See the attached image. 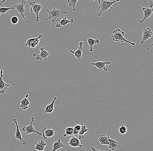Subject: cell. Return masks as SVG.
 I'll list each match as a JSON object with an SVG mask.
<instances>
[{"label": "cell", "mask_w": 153, "mask_h": 151, "mask_svg": "<svg viewBox=\"0 0 153 151\" xmlns=\"http://www.w3.org/2000/svg\"><path fill=\"white\" fill-rule=\"evenodd\" d=\"M45 11L49 14L48 17L45 19V20H51L52 23L59 22L60 21L61 16L67 13L65 11L56 9L55 7H53L51 10H45Z\"/></svg>", "instance_id": "1"}, {"label": "cell", "mask_w": 153, "mask_h": 151, "mask_svg": "<svg viewBox=\"0 0 153 151\" xmlns=\"http://www.w3.org/2000/svg\"><path fill=\"white\" fill-rule=\"evenodd\" d=\"M112 33V41L114 42L127 43H129L130 45H132L133 46L135 47V43L131 42L124 38V36L125 35V33L124 31H121L120 28H118L114 30L113 31Z\"/></svg>", "instance_id": "2"}, {"label": "cell", "mask_w": 153, "mask_h": 151, "mask_svg": "<svg viewBox=\"0 0 153 151\" xmlns=\"http://www.w3.org/2000/svg\"><path fill=\"white\" fill-rule=\"evenodd\" d=\"M99 11L97 13L98 16L100 17L105 12L109 9L113 10L112 5L115 3L120 1V0H115L114 1H107V0H99Z\"/></svg>", "instance_id": "3"}, {"label": "cell", "mask_w": 153, "mask_h": 151, "mask_svg": "<svg viewBox=\"0 0 153 151\" xmlns=\"http://www.w3.org/2000/svg\"><path fill=\"white\" fill-rule=\"evenodd\" d=\"M31 7L30 8L29 10L30 12L35 13L36 15L35 22H38L41 17H39V13L42 9V6L41 4L36 3L35 1L31 2L30 3Z\"/></svg>", "instance_id": "4"}, {"label": "cell", "mask_w": 153, "mask_h": 151, "mask_svg": "<svg viewBox=\"0 0 153 151\" xmlns=\"http://www.w3.org/2000/svg\"><path fill=\"white\" fill-rule=\"evenodd\" d=\"M34 122V118L32 117L31 118L30 124L28 126H24L22 127V131L25 132L26 134L29 135L32 133H36L38 134L39 136H42L41 133L39 132L38 131L36 130L33 126V123Z\"/></svg>", "instance_id": "5"}, {"label": "cell", "mask_w": 153, "mask_h": 151, "mask_svg": "<svg viewBox=\"0 0 153 151\" xmlns=\"http://www.w3.org/2000/svg\"><path fill=\"white\" fill-rule=\"evenodd\" d=\"M26 4V2L25 1V0H22V2L21 3L18 4H16L14 2L12 3V4L14 5V8L16 9V12L22 15L24 20L25 19V17L24 14L25 12V7Z\"/></svg>", "instance_id": "6"}, {"label": "cell", "mask_w": 153, "mask_h": 151, "mask_svg": "<svg viewBox=\"0 0 153 151\" xmlns=\"http://www.w3.org/2000/svg\"><path fill=\"white\" fill-rule=\"evenodd\" d=\"M40 49L41 51V53L39 54H36V53L33 54V57H35V60L37 61H41L42 60H47L48 56L49 55L50 53L48 52L45 48L41 47V46L39 45Z\"/></svg>", "instance_id": "7"}, {"label": "cell", "mask_w": 153, "mask_h": 151, "mask_svg": "<svg viewBox=\"0 0 153 151\" xmlns=\"http://www.w3.org/2000/svg\"><path fill=\"white\" fill-rule=\"evenodd\" d=\"M66 145H69L71 147L74 148L79 147L81 148L83 146V145L81 144L80 139L75 135H72L71 138L70 139L69 142L66 143Z\"/></svg>", "instance_id": "8"}, {"label": "cell", "mask_w": 153, "mask_h": 151, "mask_svg": "<svg viewBox=\"0 0 153 151\" xmlns=\"http://www.w3.org/2000/svg\"><path fill=\"white\" fill-rule=\"evenodd\" d=\"M3 73V71L2 69H1L0 71V94H1L4 93L7 88L10 86V84L5 83L3 80V78H4Z\"/></svg>", "instance_id": "9"}, {"label": "cell", "mask_w": 153, "mask_h": 151, "mask_svg": "<svg viewBox=\"0 0 153 151\" xmlns=\"http://www.w3.org/2000/svg\"><path fill=\"white\" fill-rule=\"evenodd\" d=\"M15 124L16 125V132L15 133V139H17V140H19V141H22V144L23 145H26L27 144V142L25 141L22 138V134H21V132L20 131V129H19V125H18V122H17V120L15 118H14L13 120V124L14 125Z\"/></svg>", "instance_id": "10"}, {"label": "cell", "mask_w": 153, "mask_h": 151, "mask_svg": "<svg viewBox=\"0 0 153 151\" xmlns=\"http://www.w3.org/2000/svg\"><path fill=\"white\" fill-rule=\"evenodd\" d=\"M84 45V42H81L79 44V48L76 50L74 51L70 50L71 53L74 54V57L77 60H80L82 59V53H83V45Z\"/></svg>", "instance_id": "11"}, {"label": "cell", "mask_w": 153, "mask_h": 151, "mask_svg": "<svg viewBox=\"0 0 153 151\" xmlns=\"http://www.w3.org/2000/svg\"><path fill=\"white\" fill-rule=\"evenodd\" d=\"M111 64L110 62H97L91 63L90 65L95 66L97 68L100 70V71H107L108 68L106 67V65Z\"/></svg>", "instance_id": "12"}, {"label": "cell", "mask_w": 153, "mask_h": 151, "mask_svg": "<svg viewBox=\"0 0 153 151\" xmlns=\"http://www.w3.org/2000/svg\"><path fill=\"white\" fill-rule=\"evenodd\" d=\"M142 10L143 11V16L142 19L139 21L140 24L143 23L145 20L152 16L153 11L152 8H148V7H143L142 8Z\"/></svg>", "instance_id": "13"}, {"label": "cell", "mask_w": 153, "mask_h": 151, "mask_svg": "<svg viewBox=\"0 0 153 151\" xmlns=\"http://www.w3.org/2000/svg\"><path fill=\"white\" fill-rule=\"evenodd\" d=\"M153 35V32L149 28H144L143 30V38L140 42V44H145V42L151 38Z\"/></svg>", "instance_id": "14"}, {"label": "cell", "mask_w": 153, "mask_h": 151, "mask_svg": "<svg viewBox=\"0 0 153 151\" xmlns=\"http://www.w3.org/2000/svg\"><path fill=\"white\" fill-rule=\"evenodd\" d=\"M57 126L54 127L53 129H47V128H44L43 129L42 132V135L43 138L45 139H47L48 138L51 137L54 135L55 133V129L57 128Z\"/></svg>", "instance_id": "15"}, {"label": "cell", "mask_w": 153, "mask_h": 151, "mask_svg": "<svg viewBox=\"0 0 153 151\" xmlns=\"http://www.w3.org/2000/svg\"><path fill=\"white\" fill-rule=\"evenodd\" d=\"M108 148L111 150L114 151L115 150H118L120 147V145L118 141L114 139H111L110 138H108Z\"/></svg>", "instance_id": "16"}, {"label": "cell", "mask_w": 153, "mask_h": 151, "mask_svg": "<svg viewBox=\"0 0 153 151\" xmlns=\"http://www.w3.org/2000/svg\"><path fill=\"white\" fill-rule=\"evenodd\" d=\"M74 22V20L73 19H72L71 20H68L67 19V17H65L62 19V20H60V21L57 22V24L56 25V27L57 28H60L63 26H65L66 25L68 24H73Z\"/></svg>", "instance_id": "17"}, {"label": "cell", "mask_w": 153, "mask_h": 151, "mask_svg": "<svg viewBox=\"0 0 153 151\" xmlns=\"http://www.w3.org/2000/svg\"><path fill=\"white\" fill-rule=\"evenodd\" d=\"M30 94V93L27 94L25 98L20 102V104H21L20 107H21L22 110H25L28 109V106L30 105V103L28 99L29 95Z\"/></svg>", "instance_id": "18"}, {"label": "cell", "mask_w": 153, "mask_h": 151, "mask_svg": "<svg viewBox=\"0 0 153 151\" xmlns=\"http://www.w3.org/2000/svg\"><path fill=\"white\" fill-rule=\"evenodd\" d=\"M88 129H89L87 128L86 125L85 124H83L81 126V129H80L78 134L75 135L77 136L80 140L81 139H84L85 138L84 135L88 131Z\"/></svg>", "instance_id": "19"}, {"label": "cell", "mask_w": 153, "mask_h": 151, "mask_svg": "<svg viewBox=\"0 0 153 151\" xmlns=\"http://www.w3.org/2000/svg\"><path fill=\"white\" fill-rule=\"evenodd\" d=\"M57 99V97H53L52 103L49 105L47 106L45 108V111H44L45 113L50 114L53 112V110H54V103H55V101Z\"/></svg>", "instance_id": "20"}, {"label": "cell", "mask_w": 153, "mask_h": 151, "mask_svg": "<svg viewBox=\"0 0 153 151\" xmlns=\"http://www.w3.org/2000/svg\"><path fill=\"white\" fill-rule=\"evenodd\" d=\"M88 42L90 46L89 51L91 52L93 51V47L95 45L99 44L100 41L98 39H94L92 38H89L88 39Z\"/></svg>", "instance_id": "21"}, {"label": "cell", "mask_w": 153, "mask_h": 151, "mask_svg": "<svg viewBox=\"0 0 153 151\" xmlns=\"http://www.w3.org/2000/svg\"><path fill=\"white\" fill-rule=\"evenodd\" d=\"M64 146H65V145L61 141L60 138H59L56 142L53 143L52 151H56L58 150H60V151H62L61 148H63Z\"/></svg>", "instance_id": "22"}, {"label": "cell", "mask_w": 153, "mask_h": 151, "mask_svg": "<svg viewBox=\"0 0 153 151\" xmlns=\"http://www.w3.org/2000/svg\"><path fill=\"white\" fill-rule=\"evenodd\" d=\"M109 136H106L105 134L101 135L98 138V141L101 145H108V138Z\"/></svg>", "instance_id": "23"}, {"label": "cell", "mask_w": 153, "mask_h": 151, "mask_svg": "<svg viewBox=\"0 0 153 151\" xmlns=\"http://www.w3.org/2000/svg\"><path fill=\"white\" fill-rule=\"evenodd\" d=\"M47 146V143L43 140H40L38 143H36L35 147V150L39 151L44 150L45 147Z\"/></svg>", "instance_id": "24"}, {"label": "cell", "mask_w": 153, "mask_h": 151, "mask_svg": "<svg viewBox=\"0 0 153 151\" xmlns=\"http://www.w3.org/2000/svg\"><path fill=\"white\" fill-rule=\"evenodd\" d=\"M43 36L42 34H40L37 38V39L33 41L32 44H31V48H34L37 47L38 45H39V42H40V39H42Z\"/></svg>", "instance_id": "25"}, {"label": "cell", "mask_w": 153, "mask_h": 151, "mask_svg": "<svg viewBox=\"0 0 153 151\" xmlns=\"http://www.w3.org/2000/svg\"><path fill=\"white\" fill-rule=\"evenodd\" d=\"M78 0H68V3L69 4V6L72 7L73 10L75 12L76 10V4Z\"/></svg>", "instance_id": "26"}, {"label": "cell", "mask_w": 153, "mask_h": 151, "mask_svg": "<svg viewBox=\"0 0 153 151\" xmlns=\"http://www.w3.org/2000/svg\"><path fill=\"white\" fill-rule=\"evenodd\" d=\"M73 133V127H68L65 129V132L64 135V137H66L68 135L72 136Z\"/></svg>", "instance_id": "27"}, {"label": "cell", "mask_w": 153, "mask_h": 151, "mask_svg": "<svg viewBox=\"0 0 153 151\" xmlns=\"http://www.w3.org/2000/svg\"><path fill=\"white\" fill-rule=\"evenodd\" d=\"M119 128L118 129L119 132L121 134H125L127 133V128L124 124L122 125H119Z\"/></svg>", "instance_id": "28"}, {"label": "cell", "mask_w": 153, "mask_h": 151, "mask_svg": "<svg viewBox=\"0 0 153 151\" xmlns=\"http://www.w3.org/2000/svg\"><path fill=\"white\" fill-rule=\"evenodd\" d=\"M81 126L80 125H76L73 127V135H76L78 134L80 129H81Z\"/></svg>", "instance_id": "29"}, {"label": "cell", "mask_w": 153, "mask_h": 151, "mask_svg": "<svg viewBox=\"0 0 153 151\" xmlns=\"http://www.w3.org/2000/svg\"><path fill=\"white\" fill-rule=\"evenodd\" d=\"M14 7H2L0 8V14H4V13H6L7 11L10 10H12V9H14Z\"/></svg>", "instance_id": "30"}, {"label": "cell", "mask_w": 153, "mask_h": 151, "mask_svg": "<svg viewBox=\"0 0 153 151\" xmlns=\"http://www.w3.org/2000/svg\"><path fill=\"white\" fill-rule=\"evenodd\" d=\"M19 22V19L17 16H13L11 18V22L13 24H17Z\"/></svg>", "instance_id": "31"}, {"label": "cell", "mask_w": 153, "mask_h": 151, "mask_svg": "<svg viewBox=\"0 0 153 151\" xmlns=\"http://www.w3.org/2000/svg\"><path fill=\"white\" fill-rule=\"evenodd\" d=\"M149 6L151 8H152L153 6V0H148Z\"/></svg>", "instance_id": "32"}, {"label": "cell", "mask_w": 153, "mask_h": 151, "mask_svg": "<svg viewBox=\"0 0 153 151\" xmlns=\"http://www.w3.org/2000/svg\"><path fill=\"white\" fill-rule=\"evenodd\" d=\"M91 149L92 151H104L103 150H97V149H95V148H94V147H91Z\"/></svg>", "instance_id": "33"}, {"label": "cell", "mask_w": 153, "mask_h": 151, "mask_svg": "<svg viewBox=\"0 0 153 151\" xmlns=\"http://www.w3.org/2000/svg\"><path fill=\"white\" fill-rule=\"evenodd\" d=\"M6 0H0V6Z\"/></svg>", "instance_id": "34"}, {"label": "cell", "mask_w": 153, "mask_h": 151, "mask_svg": "<svg viewBox=\"0 0 153 151\" xmlns=\"http://www.w3.org/2000/svg\"><path fill=\"white\" fill-rule=\"evenodd\" d=\"M150 46L153 47V43H152L151 44V45H149L148 46V47H147V49H148V50H149V47H150Z\"/></svg>", "instance_id": "35"}, {"label": "cell", "mask_w": 153, "mask_h": 151, "mask_svg": "<svg viewBox=\"0 0 153 151\" xmlns=\"http://www.w3.org/2000/svg\"><path fill=\"white\" fill-rule=\"evenodd\" d=\"M95 1V0H91L92 1ZM97 1H98V4L100 3V1H99V0H97Z\"/></svg>", "instance_id": "36"}, {"label": "cell", "mask_w": 153, "mask_h": 151, "mask_svg": "<svg viewBox=\"0 0 153 151\" xmlns=\"http://www.w3.org/2000/svg\"><path fill=\"white\" fill-rule=\"evenodd\" d=\"M25 1H28V0H25Z\"/></svg>", "instance_id": "37"}, {"label": "cell", "mask_w": 153, "mask_h": 151, "mask_svg": "<svg viewBox=\"0 0 153 151\" xmlns=\"http://www.w3.org/2000/svg\"><path fill=\"white\" fill-rule=\"evenodd\" d=\"M0 15H1V14H0Z\"/></svg>", "instance_id": "38"}]
</instances>
